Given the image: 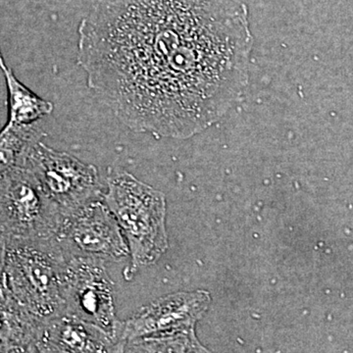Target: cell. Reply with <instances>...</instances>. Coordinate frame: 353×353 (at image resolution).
Masks as SVG:
<instances>
[{
	"label": "cell",
	"instance_id": "6da1fadb",
	"mask_svg": "<svg viewBox=\"0 0 353 353\" xmlns=\"http://www.w3.org/2000/svg\"><path fill=\"white\" fill-rule=\"evenodd\" d=\"M78 34L88 87L136 132L190 138L248 80L253 39L240 0H97Z\"/></svg>",
	"mask_w": 353,
	"mask_h": 353
},
{
	"label": "cell",
	"instance_id": "7a4b0ae2",
	"mask_svg": "<svg viewBox=\"0 0 353 353\" xmlns=\"http://www.w3.org/2000/svg\"><path fill=\"white\" fill-rule=\"evenodd\" d=\"M102 199L117 220L129 246L124 277L132 280L141 267L155 263L168 248L164 194L129 172L110 171Z\"/></svg>",
	"mask_w": 353,
	"mask_h": 353
},
{
	"label": "cell",
	"instance_id": "3957f363",
	"mask_svg": "<svg viewBox=\"0 0 353 353\" xmlns=\"http://www.w3.org/2000/svg\"><path fill=\"white\" fill-rule=\"evenodd\" d=\"M67 257L55 238L7 243L2 282L43 321L63 314Z\"/></svg>",
	"mask_w": 353,
	"mask_h": 353
},
{
	"label": "cell",
	"instance_id": "277c9868",
	"mask_svg": "<svg viewBox=\"0 0 353 353\" xmlns=\"http://www.w3.org/2000/svg\"><path fill=\"white\" fill-rule=\"evenodd\" d=\"M63 213L27 168L0 174V234L11 241L55 238Z\"/></svg>",
	"mask_w": 353,
	"mask_h": 353
},
{
	"label": "cell",
	"instance_id": "5b68a950",
	"mask_svg": "<svg viewBox=\"0 0 353 353\" xmlns=\"http://www.w3.org/2000/svg\"><path fill=\"white\" fill-rule=\"evenodd\" d=\"M19 166L31 172L63 215L102 199L104 185L94 165L53 150L41 141L27 148Z\"/></svg>",
	"mask_w": 353,
	"mask_h": 353
},
{
	"label": "cell",
	"instance_id": "8992f818",
	"mask_svg": "<svg viewBox=\"0 0 353 353\" xmlns=\"http://www.w3.org/2000/svg\"><path fill=\"white\" fill-rule=\"evenodd\" d=\"M55 239L67 259L87 257L104 263L130 259L126 239L102 199L63 215Z\"/></svg>",
	"mask_w": 353,
	"mask_h": 353
},
{
	"label": "cell",
	"instance_id": "52a82bcc",
	"mask_svg": "<svg viewBox=\"0 0 353 353\" xmlns=\"http://www.w3.org/2000/svg\"><path fill=\"white\" fill-rule=\"evenodd\" d=\"M114 301V283L104 262L87 257L67 259L65 314L97 325L119 341L121 321Z\"/></svg>",
	"mask_w": 353,
	"mask_h": 353
},
{
	"label": "cell",
	"instance_id": "ba28073f",
	"mask_svg": "<svg viewBox=\"0 0 353 353\" xmlns=\"http://www.w3.org/2000/svg\"><path fill=\"white\" fill-rule=\"evenodd\" d=\"M209 303V294L202 290L161 297L121 321L119 341L125 343L194 329Z\"/></svg>",
	"mask_w": 353,
	"mask_h": 353
},
{
	"label": "cell",
	"instance_id": "9c48e42d",
	"mask_svg": "<svg viewBox=\"0 0 353 353\" xmlns=\"http://www.w3.org/2000/svg\"><path fill=\"white\" fill-rule=\"evenodd\" d=\"M122 343L99 328L74 316H55L44 321L38 353H120Z\"/></svg>",
	"mask_w": 353,
	"mask_h": 353
},
{
	"label": "cell",
	"instance_id": "30bf717a",
	"mask_svg": "<svg viewBox=\"0 0 353 353\" xmlns=\"http://www.w3.org/2000/svg\"><path fill=\"white\" fill-rule=\"evenodd\" d=\"M44 321L16 301L0 284V345L6 353H38L37 343Z\"/></svg>",
	"mask_w": 353,
	"mask_h": 353
},
{
	"label": "cell",
	"instance_id": "8fae6325",
	"mask_svg": "<svg viewBox=\"0 0 353 353\" xmlns=\"http://www.w3.org/2000/svg\"><path fill=\"white\" fill-rule=\"evenodd\" d=\"M0 69L6 77L8 90L9 116L7 124L32 125L50 115L53 104L32 92L16 78L0 52Z\"/></svg>",
	"mask_w": 353,
	"mask_h": 353
},
{
	"label": "cell",
	"instance_id": "7c38bea8",
	"mask_svg": "<svg viewBox=\"0 0 353 353\" xmlns=\"http://www.w3.org/2000/svg\"><path fill=\"white\" fill-rule=\"evenodd\" d=\"M120 353H213L201 345L194 329L122 343Z\"/></svg>",
	"mask_w": 353,
	"mask_h": 353
},
{
	"label": "cell",
	"instance_id": "4fadbf2b",
	"mask_svg": "<svg viewBox=\"0 0 353 353\" xmlns=\"http://www.w3.org/2000/svg\"><path fill=\"white\" fill-rule=\"evenodd\" d=\"M43 137L46 134L34 124H6L0 131V174L19 166L27 148Z\"/></svg>",
	"mask_w": 353,
	"mask_h": 353
},
{
	"label": "cell",
	"instance_id": "5bb4252c",
	"mask_svg": "<svg viewBox=\"0 0 353 353\" xmlns=\"http://www.w3.org/2000/svg\"><path fill=\"white\" fill-rule=\"evenodd\" d=\"M7 253V240L0 234V284L3 279L4 270H6Z\"/></svg>",
	"mask_w": 353,
	"mask_h": 353
},
{
	"label": "cell",
	"instance_id": "9a60e30c",
	"mask_svg": "<svg viewBox=\"0 0 353 353\" xmlns=\"http://www.w3.org/2000/svg\"><path fill=\"white\" fill-rule=\"evenodd\" d=\"M0 353H6L4 352V350H2L1 345H0Z\"/></svg>",
	"mask_w": 353,
	"mask_h": 353
}]
</instances>
